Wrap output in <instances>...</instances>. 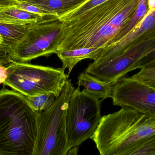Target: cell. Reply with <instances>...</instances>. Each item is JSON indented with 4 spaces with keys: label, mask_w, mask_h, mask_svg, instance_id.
Returning a JSON list of instances; mask_svg holds the SVG:
<instances>
[{
    "label": "cell",
    "mask_w": 155,
    "mask_h": 155,
    "mask_svg": "<svg viewBox=\"0 0 155 155\" xmlns=\"http://www.w3.org/2000/svg\"><path fill=\"white\" fill-rule=\"evenodd\" d=\"M62 26V22L56 15H45L29 24L22 39L9 51L10 57L15 62H28L56 54Z\"/></svg>",
    "instance_id": "cell-7"
},
{
    "label": "cell",
    "mask_w": 155,
    "mask_h": 155,
    "mask_svg": "<svg viewBox=\"0 0 155 155\" xmlns=\"http://www.w3.org/2000/svg\"><path fill=\"white\" fill-rule=\"evenodd\" d=\"M7 70L8 76L3 84L25 96L52 93L57 98L69 79L63 67L54 68L14 61Z\"/></svg>",
    "instance_id": "cell-5"
},
{
    "label": "cell",
    "mask_w": 155,
    "mask_h": 155,
    "mask_svg": "<svg viewBox=\"0 0 155 155\" xmlns=\"http://www.w3.org/2000/svg\"><path fill=\"white\" fill-rule=\"evenodd\" d=\"M131 77L155 89V65L140 69Z\"/></svg>",
    "instance_id": "cell-18"
},
{
    "label": "cell",
    "mask_w": 155,
    "mask_h": 155,
    "mask_svg": "<svg viewBox=\"0 0 155 155\" xmlns=\"http://www.w3.org/2000/svg\"><path fill=\"white\" fill-rule=\"evenodd\" d=\"M78 146L74 147L70 149L67 152V155H77L78 151Z\"/></svg>",
    "instance_id": "cell-25"
},
{
    "label": "cell",
    "mask_w": 155,
    "mask_h": 155,
    "mask_svg": "<svg viewBox=\"0 0 155 155\" xmlns=\"http://www.w3.org/2000/svg\"><path fill=\"white\" fill-rule=\"evenodd\" d=\"M140 0H107L84 14L62 22L57 52L104 48L132 18Z\"/></svg>",
    "instance_id": "cell-1"
},
{
    "label": "cell",
    "mask_w": 155,
    "mask_h": 155,
    "mask_svg": "<svg viewBox=\"0 0 155 155\" xmlns=\"http://www.w3.org/2000/svg\"><path fill=\"white\" fill-rule=\"evenodd\" d=\"M17 1H18V2H20V1H24V0H17Z\"/></svg>",
    "instance_id": "cell-26"
},
{
    "label": "cell",
    "mask_w": 155,
    "mask_h": 155,
    "mask_svg": "<svg viewBox=\"0 0 155 155\" xmlns=\"http://www.w3.org/2000/svg\"><path fill=\"white\" fill-rule=\"evenodd\" d=\"M113 84L103 81L85 71L78 77V86H83L87 93L101 99V101L111 98Z\"/></svg>",
    "instance_id": "cell-10"
},
{
    "label": "cell",
    "mask_w": 155,
    "mask_h": 155,
    "mask_svg": "<svg viewBox=\"0 0 155 155\" xmlns=\"http://www.w3.org/2000/svg\"><path fill=\"white\" fill-rule=\"evenodd\" d=\"M28 25L0 23V35L3 41L2 45L8 52L22 39L27 31Z\"/></svg>",
    "instance_id": "cell-14"
},
{
    "label": "cell",
    "mask_w": 155,
    "mask_h": 155,
    "mask_svg": "<svg viewBox=\"0 0 155 155\" xmlns=\"http://www.w3.org/2000/svg\"><path fill=\"white\" fill-rule=\"evenodd\" d=\"M154 133V116L122 107L102 116L91 139L101 155H128L140 141Z\"/></svg>",
    "instance_id": "cell-3"
},
{
    "label": "cell",
    "mask_w": 155,
    "mask_h": 155,
    "mask_svg": "<svg viewBox=\"0 0 155 155\" xmlns=\"http://www.w3.org/2000/svg\"><path fill=\"white\" fill-rule=\"evenodd\" d=\"M154 65H155V50L136 63L134 68L135 70L141 69Z\"/></svg>",
    "instance_id": "cell-20"
},
{
    "label": "cell",
    "mask_w": 155,
    "mask_h": 155,
    "mask_svg": "<svg viewBox=\"0 0 155 155\" xmlns=\"http://www.w3.org/2000/svg\"><path fill=\"white\" fill-rule=\"evenodd\" d=\"M101 102L84 89L81 91L79 86L74 90L66 112L69 150L91 139L102 116Z\"/></svg>",
    "instance_id": "cell-6"
},
{
    "label": "cell",
    "mask_w": 155,
    "mask_h": 155,
    "mask_svg": "<svg viewBox=\"0 0 155 155\" xmlns=\"http://www.w3.org/2000/svg\"><path fill=\"white\" fill-rule=\"evenodd\" d=\"M74 86L68 79L48 109L38 113L37 133L32 155H66L69 151L66 112Z\"/></svg>",
    "instance_id": "cell-4"
},
{
    "label": "cell",
    "mask_w": 155,
    "mask_h": 155,
    "mask_svg": "<svg viewBox=\"0 0 155 155\" xmlns=\"http://www.w3.org/2000/svg\"><path fill=\"white\" fill-rule=\"evenodd\" d=\"M113 105L155 116V89L131 76H124L113 84Z\"/></svg>",
    "instance_id": "cell-9"
},
{
    "label": "cell",
    "mask_w": 155,
    "mask_h": 155,
    "mask_svg": "<svg viewBox=\"0 0 155 155\" xmlns=\"http://www.w3.org/2000/svg\"><path fill=\"white\" fill-rule=\"evenodd\" d=\"M25 97L30 106L37 113H41L48 109L56 98L52 93L40 94Z\"/></svg>",
    "instance_id": "cell-15"
},
{
    "label": "cell",
    "mask_w": 155,
    "mask_h": 155,
    "mask_svg": "<svg viewBox=\"0 0 155 155\" xmlns=\"http://www.w3.org/2000/svg\"><path fill=\"white\" fill-rule=\"evenodd\" d=\"M14 61L10 57L9 52L2 46L0 45V65L9 67Z\"/></svg>",
    "instance_id": "cell-21"
},
{
    "label": "cell",
    "mask_w": 155,
    "mask_h": 155,
    "mask_svg": "<svg viewBox=\"0 0 155 155\" xmlns=\"http://www.w3.org/2000/svg\"><path fill=\"white\" fill-rule=\"evenodd\" d=\"M148 12H153L155 10V0H148Z\"/></svg>",
    "instance_id": "cell-24"
},
{
    "label": "cell",
    "mask_w": 155,
    "mask_h": 155,
    "mask_svg": "<svg viewBox=\"0 0 155 155\" xmlns=\"http://www.w3.org/2000/svg\"><path fill=\"white\" fill-rule=\"evenodd\" d=\"M128 155H155V133L140 141Z\"/></svg>",
    "instance_id": "cell-17"
},
{
    "label": "cell",
    "mask_w": 155,
    "mask_h": 155,
    "mask_svg": "<svg viewBox=\"0 0 155 155\" xmlns=\"http://www.w3.org/2000/svg\"><path fill=\"white\" fill-rule=\"evenodd\" d=\"M127 50L136 53L140 60L155 51V10L148 11L143 18L130 32L118 41L105 47L94 62L109 60Z\"/></svg>",
    "instance_id": "cell-8"
},
{
    "label": "cell",
    "mask_w": 155,
    "mask_h": 155,
    "mask_svg": "<svg viewBox=\"0 0 155 155\" xmlns=\"http://www.w3.org/2000/svg\"><path fill=\"white\" fill-rule=\"evenodd\" d=\"M0 45H2L0 44Z\"/></svg>",
    "instance_id": "cell-27"
},
{
    "label": "cell",
    "mask_w": 155,
    "mask_h": 155,
    "mask_svg": "<svg viewBox=\"0 0 155 155\" xmlns=\"http://www.w3.org/2000/svg\"><path fill=\"white\" fill-rule=\"evenodd\" d=\"M8 75L7 67L0 65V84L3 83Z\"/></svg>",
    "instance_id": "cell-22"
},
{
    "label": "cell",
    "mask_w": 155,
    "mask_h": 155,
    "mask_svg": "<svg viewBox=\"0 0 155 155\" xmlns=\"http://www.w3.org/2000/svg\"><path fill=\"white\" fill-rule=\"evenodd\" d=\"M85 0H24V2L60 16L75 8Z\"/></svg>",
    "instance_id": "cell-13"
},
{
    "label": "cell",
    "mask_w": 155,
    "mask_h": 155,
    "mask_svg": "<svg viewBox=\"0 0 155 155\" xmlns=\"http://www.w3.org/2000/svg\"><path fill=\"white\" fill-rule=\"evenodd\" d=\"M14 6L16 8L21 9V10H25V11L37 14L43 16H45V15H56V16H57L52 13L50 12L44 10L38 6L24 2H19V3L17 4L16 5H15Z\"/></svg>",
    "instance_id": "cell-19"
},
{
    "label": "cell",
    "mask_w": 155,
    "mask_h": 155,
    "mask_svg": "<svg viewBox=\"0 0 155 155\" xmlns=\"http://www.w3.org/2000/svg\"><path fill=\"white\" fill-rule=\"evenodd\" d=\"M104 48H81L65 51H58L57 56L61 61L64 69H68V75L78 63L82 60L90 59L95 61Z\"/></svg>",
    "instance_id": "cell-11"
},
{
    "label": "cell",
    "mask_w": 155,
    "mask_h": 155,
    "mask_svg": "<svg viewBox=\"0 0 155 155\" xmlns=\"http://www.w3.org/2000/svg\"><path fill=\"white\" fill-rule=\"evenodd\" d=\"M38 113L25 96L14 90L0 91V155H32Z\"/></svg>",
    "instance_id": "cell-2"
},
{
    "label": "cell",
    "mask_w": 155,
    "mask_h": 155,
    "mask_svg": "<svg viewBox=\"0 0 155 155\" xmlns=\"http://www.w3.org/2000/svg\"><path fill=\"white\" fill-rule=\"evenodd\" d=\"M19 2L17 0H0V7L13 6Z\"/></svg>",
    "instance_id": "cell-23"
},
{
    "label": "cell",
    "mask_w": 155,
    "mask_h": 155,
    "mask_svg": "<svg viewBox=\"0 0 155 155\" xmlns=\"http://www.w3.org/2000/svg\"><path fill=\"white\" fill-rule=\"evenodd\" d=\"M43 17L16 8L14 5L0 7V23H2L28 25L36 22Z\"/></svg>",
    "instance_id": "cell-12"
},
{
    "label": "cell",
    "mask_w": 155,
    "mask_h": 155,
    "mask_svg": "<svg viewBox=\"0 0 155 155\" xmlns=\"http://www.w3.org/2000/svg\"><path fill=\"white\" fill-rule=\"evenodd\" d=\"M107 0H85L73 10L60 16L62 22H66L77 18L94 7Z\"/></svg>",
    "instance_id": "cell-16"
}]
</instances>
